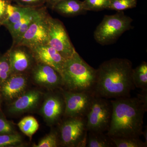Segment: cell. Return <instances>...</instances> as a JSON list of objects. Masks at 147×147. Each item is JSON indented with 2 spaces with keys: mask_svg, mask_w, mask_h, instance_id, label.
Instances as JSON below:
<instances>
[{
  "mask_svg": "<svg viewBox=\"0 0 147 147\" xmlns=\"http://www.w3.org/2000/svg\"><path fill=\"white\" fill-rule=\"evenodd\" d=\"M15 133L13 124L3 117L0 116V134Z\"/></svg>",
  "mask_w": 147,
  "mask_h": 147,
  "instance_id": "83f0119b",
  "label": "cell"
},
{
  "mask_svg": "<svg viewBox=\"0 0 147 147\" xmlns=\"http://www.w3.org/2000/svg\"><path fill=\"white\" fill-rule=\"evenodd\" d=\"M110 101L113 112L106 134L110 137L140 138L147 107L137 97L119 98Z\"/></svg>",
  "mask_w": 147,
  "mask_h": 147,
  "instance_id": "7a4b0ae2",
  "label": "cell"
},
{
  "mask_svg": "<svg viewBox=\"0 0 147 147\" xmlns=\"http://www.w3.org/2000/svg\"><path fill=\"white\" fill-rule=\"evenodd\" d=\"M50 18L45 8L31 24L16 45H21L30 49L48 44Z\"/></svg>",
  "mask_w": 147,
  "mask_h": 147,
  "instance_id": "52a82bcc",
  "label": "cell"
},
{
  "mask_svg": "<svg viewBox=\"0 0 147 147\" xmlns=\"http://www.w3.org/2000/svg\"><path fill=\"white\" fill-rule=\"evenodd\" d=\"M132 69V63L127 59L113 58L103 62L96 69L94 95L108 99L130 97L135 88Z\"/></svg>",
  "mask_w": 147,
  "mask_h": 147,
  "instance_id": "6da1fadb",
  "label": "cell"
},
{
  "mask_svg": "<svg viewBox=\"0 0 147 147\" xmlns=\"http://www.w3.org/2000/svg\"><path fill=\"white\" fill-rule=\"evenodd\" d=\"M12 74L7 52L0 56V85L5 82Z\"/></svg>",
  "mask_w": 147,
  "mask_h": 147,
  "instance_id": "cb8c5ba5",
  "label": "cell"
},
{
  "mask_svg": "<svg viewBox=\"0 0 147 147\" xmlns=\"http://www.w3.org/2000/svg\"><path fill=\"white\" fill-rule=\"evenodd\" d=\"M18 125L21 131L30 138L37 131L39 126L36 119L32 116H28L22 119Z\"/></svg>",
  "mask_w": 147,
  "mask_h": 147,
  "instance_id": "44dd1931",
  "label": "cell"
},
{
  "mask_svg": "<svg viewBox=\"0 0 147 147\" xmlns=\"http://www.w3.org/2000/svg\"><path fill=\"white\" fill-rule=\"evenodd\" d=\"M137 0H110L108 9L122 11L135 8L137 7Z\"/></svg>",
  "mask_w": 147,
  "mask_h": 147,
  "instance_id": "603a6c76",
  "label": "cell"
},
{
  "mask_svg": "<svg viewBox=\"0 0 147 147\" xmlns=\"http://www.w3.org/2000/svg\"><path fill=\"white\" fill-rule=\"evenodd\" d=\"M61 76L64 90L74 92H93L96 69L86 62L76 51L65 60Z\"/></svg>",
  "mask_w": 147,
  "mask_h": 147,
  "instance_id": "3957f363",
  "label": "cell"
},
{
  "mask_svg": "<svg viewBox=\"0 0 147 147\" xmlns=\"http://www.w3.org/2000/svg\"><path fill=\"white\" fill-rule=\"evenodd\" d=\"M64 0H46V3L52 9L57 4Z\"/></svg>",
  "mask_w": 147,
  "mask_h": 147,
  "instance_id": "1f68e13d",
  "label": "cell"
},
{
  "mask_svg": "<svg viewBox=\"0 0 147 147\" xmlns=\"http://www.w3.org/2000/svg\"><path fill=\"white\" fill-rule=\"evenodd\" d=\"M22 142V137L17 133L0 134V147L13 146Z\"/></svg>",
  "mask_w": 147,
  "mask_h": 147,
  "instance_id": "484cf974",
  "label": "cell"
},
{
  "mask_svg": "<svg viewBox=\"0 0 147 147\" xmlns=\"http://www.w3.org/2000/svg\"><path fill=\"white\" fill-rule=\"evenodd\" d=\"M32 77L34 82L40 86L53 89L63 87L60 74L45 64L38 63L33 70Z\"/></svg>",
  "mask_w": 147,
  "mask_h": 147,
  "instance_id": "7c38bea8",
  "label": "cell"
},
{
  "mask_svg": "<svg viewBox=\"0 0 147 147\" xmlns=\"http://www.w3.org/2000/svg\"><path fill=\"white\" fill-rule=\"evenodd\" d=\"M113 106L110 100L95 96L86 116L88 131H108L112 117Z\"/></svg>",
  "mask_w": 147,
  "mask_h": 147,
  "instance_id": "8992f818",
  "label": "cell"
},
{
  "mask_svg": "<svg viewBox=\"0 0 147 147\" xmlns=\"http://www.w3.org/2000/svg\"><path fill=\"white\" fill-rule=\"evenodd\" d=\"M47 44L57 50L65 59L71 57L76 52L62 22L51 17Z\"/></svg>",
  "mask_w": 147,
  "mask_h": 147,
  "instance_id": "9c48e42d",
  "label": "cell"
},
{
  "mask_svg": "<svg viewBox=\"0 0 147 147\" xmlns=\"http://www.w3.org/2000/svg\"><path fill=\"white\" fill-rule=\"evenodd\" d=\"M27 79L22 73H12L0 85V93L6 100H10L23 94L26 88Z\"/></svg>",
  "mask_w": 147,
  "mask_h": 147,
  "instance_id": "5bb4252c",
  "label": "cell"
},
{
  "mask_svg": "<svg viewBox=\"0 0 147 147\" xmlns=\"http://www.w3.org/2000/svg\"><path fill=\"white\" fill-rule=\"evenodd\" d=\"M0 104H1V102H0Z\"/></svg>",
  "mask_w": 147,
  "mask_h": 147,
  "instance_id": "836d02e7",
  "label": "cell"
},
{
  "mask_svg": "<svg viewBox=\"0 0 147 147\" xmlns=\"http://www.w3.org/2000/svg\"><path fill=\"white\" fill-rule=\"evenodd\" d=\"M87 134L86 117L66 118L59 127L60 145L65 147H86Z\"/></svg>",
  "mask_w": 147,
  "mask_h": 147,
  "instance_id": "5b68a950",
  "label": "cell"
},
{
  "mask_svg": "<svg viewBox=\"0 0 147 147\" xmlns=\"http://www.w3.org/2000/svg\"><path fill=\"white\" fill-rule=\"evenodd\" d=\"M65 104L62 93L51 94L46 98L40 113L48 123L54 124L60 119L64 113Z\"/></svg>",
  "mask_w": 147,
  "mask_h": 147,
  "instance_id": "8fae6325",
  "label": "cell"
},
{
  "mask_svg": "<svg viewBox=\"0 0 147 147\" xmlns=\"http://www.w3.org/2000/svg\"><path fill=\"white\" fill-rule=\"evenodd\" d=\"M142 135L144 137L145 139V143L147 144V128L145 129L144 131H143L142 132Z\"/></svg>",
  "mask_w": 147,
  "mask_h": 147,
  "instance_id": "d6a6232c",
  "label": "cell"
},
{
  "mask_svg": "<svg viewBox=\"0 0 147 147\" xmlns=\"http://www.w3.org/2000/svg\"><path fill=\"white\" fill-rule=\"evenodd\" d=\"M137 97L147 107V90H142L141 93L137 94Z\"/></svg>",
  "mask_w": 147,
  "mask_h": 147,
  "instance_id": "4dcf8cb0",
  "label": "cell"
},
{
  "mask_svg": "<svg viewBox=\"0 0 147 147\" xmlns=\"http://www.w3.org/2000/svg\"><path fill=\"white\" fill-rule=\"evenodd\" d=\"M65 108L63 116L86 117L95 96L93 92H74L63 89Z\"/></svg>",
  "mask_w": 147,
  "mask_h": 147,
  "instance_id": "ba28073f",
  "label": "cell"
},
{
  "mask_svg": "<svg viewBox=\"0 0 147 147\" xmlns=\"http://www.w3.org/2000/svg\"><path fill=\"white\" fill-rule=\"evenodd\" d=\"M45 7H33L20 21L8 28L13 40V46L18 44L33 22L40 15Z\"/></svg>",
  "mask_w": 147,
  "mask_h": 147,
  "instance_id": "9a60e30c",
  "label": "cell"
},
{
  "mask_svg": "<svg viewBox=\"0 0 147 147\" xmlns=\"http://www.w3.org/2000/svg\"><path fill=\"white\" fill-rule=\"evenodd\" d=\"M117 147H147V144L140 138L110 137Z\"/></svg>",
  "mask_w": 147,
  "mask_h": 147,
  "instance_id": "7402d4cb",
  "label": "cell"
},
{
  "mask_svg": "<svg viewBox=\"0 0 147 147\" xmlns=\"http://www.w3.org/2000/svg\"><path fill=\"white\" fill-rule=\"evenodd\" d=\"M86 147H114L115 146L111 137L104 132L89 131Z\"/></svg>",
  "mask_w": 147,
  "mask_h": 147,
  "instance_id": "d6986e66",
  "label": "cell"
},
{
  "mask_svg": "<svg viewBox=\"0 0 147 147\" xmlns=\"http://www.w3.org/2000/svg\"><path fill=\"white\" fill-rule=\"evenodd\" d=\"M59 14L66 17H72L85 14L83 1L79 0H64L58 3L53 8Z\"/></svg>",
  "mask_w": 147,
  "mask_h": 147,
  "instance_id": "e0dca14e",
  "label": "cell"
},
{
  "mask_svg": "<svg viewBox=\"0 0 147 147\" xmlns=\"http://www.w3.org/2000/svg\"><path fill=\"white\" fill-rule=\"evenodd\" d=\"M9 3V0H0V26L3 25L4 21L7 6Z\"/></svg>",
  "mask_w": 147,
  "mask_h": 147,
  "instance_id": "f546056e",
  "label": "cell"
},
{
  "mask_svg": "<svg viewBox=\"0 0 147 147\" xmlns=\"http://www.w3.org/2000/svg\"><path fill=\"white\" fill-rule=\"evenodd\" d=\"M132 82L135 88L147 90V63L142 62L136 68H133L131 73Z\"/></svg>",
  "mask_w": 147,
  "mask_h": 147,
  "instance_id": "ffe728a7",
  "label": "cell"
},
{
  "mask_svg": "<svg viewBox=\"0 0 147 147\" xmlns=\"http://www.w3.org/2000/svg\"><path fill=\"white\" fill-rule=\"evenodd\" d=\"M33 57L38 63L52 67L61 75L65 59L48 44L30 48Z\"/></svg>",
  "mask_w": 147,
  "mask_h": 147,
  "instance_id": "30bf717a",
  "label": "cell"
},
{
  "mask_svg": "<svg viewBox=\"0 0 147 147\" xmlns=\"http://www.w3.org/2000/svg\"><path fill=\"white\" fill-rule=\"evenodd\" d=\"M110 0H84V8L86 11H98L108 9Z\"/></svg>",
  "mask_w": 147,
  "mask_h": 147,
  "instance_id": "d4e9b609",
  "label": "cell"
},
{
  "mask_svg": "<svg viewBox=\"0 0 147 147\" xmlns=\"http://www.w3.org/2000/svg\"><path fill=\"white\" fill-rule=\"evenodd\" d=\"M59 134L56 131L47 134L38 142L35 147H57L59 146Z\"/></svg>",
  "mask_w": 147,
  "mask_h": 147,
  "instance_id": "4316f807",
  "label": "cell"
},
{
  "mask_svg": "<svg viewBox=\"0 0 147 147\" xmlns=\"http://www.w3.org/2000/svg\"><path fill=\"white\" fill-rule=\"evenodd\" d=\"M33 8V7L13 5L9 3L7 6L5 17L3 22V26L8 29L20 21Z\"/></svg>",
  "mask_w": 147,
  "mask_h": 147,
  "instance_id": "ac0fdd59",
  "label": "cell"
},
{
  "mask_svg": "<svg viewBox=\"0 0 147 147\" xmlns=\"http://www.w3.org/2000/svg\"><path fill=\"white\" fill-rule=\"evenodd\" d=\"M40 97V93L38 91H29L21 94L10 104L9 111L11 114H18L31 110L37 105Z\"/></svg>",
  "mask_w": 147,
  "mask_h": 147,
  "instance_id": "2e32d148",
  "label": "cell"
},
{
  "mask_svg": "<svg viewBox=\"0 0 147 147\" xmlns=\"http://www.w3.org/2000/svg\"><path fill=\"white\" fill-rule=\"evenodd\" d=\"M18 5L28 7H37L46 3V0H12Z\"/></svg>",
  "mask_w": 147,
  "mask_h": 147,
  "instance_id": "f1b7e54d",
  "label": "cell"
},
{
  "mask_svg": "<svg viewBox=\"0 0 147 147\" xmlns=\"http://www.w3.org/2000/svg\"><path fill=\"white\" fill-rule=\"evenodd\" d=\"M133 20L124 13L117 11L113 15H105L94 32V37L100 45H106L115 42L125 32L133 29Z\"/></svg>",
  "mask_w": 147,
  "mask_h": 147,
  "instance_id": "277c9868",
  "label": "cell"
},
{
  "mask_svg": "<svg viewBox=\"0 0 147 147\" xmlns=\"http://www.w3.org/2000/svg\"><path fill=\"white\" fill-rule=\"evenodd\" d=\"M7 52L12 73H22L31 66L34 57L30 50H27L26 47L13 46Z\"/></svg>",
  "mask_w": 147,
  "mask_h": 147,
  "instance_id": "4fadbf2b",
  "label": "cell"
}]
</instances>
